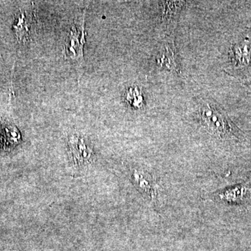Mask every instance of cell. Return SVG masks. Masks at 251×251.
<instances>
[{"mask_svg": "<svg viewBox=\"0 0 251 251\" xmlns=\"http://www.w3.org/2000/svg\"><path fill=\"white\" fill-rule=\"evenodd\" d=\"M198 103L200 121L208 132L223 139L237 138L235 127L217 103L214 100L204 99H200Z\"/></svg>", "mask_w": 251, "mask_h": 251, "instance_id": "cell-1", "label": "cell"}, {"mask_svg": "<svg viewBox=\"0 0 251 251\" xmlns=\"http://www.w3.org/2000/svg\"><path fill=\"white\" fill-rule=\"evenodd\" d=\"M85 10L80 20L74 25L69 36V42L64 46L63 53L67 59H72L81 67L83 64V46L85 42Z\"/></svg>", "mask_w": 251, "mask_h": 251, "instance_id": "cell-2", "label": "cell"}, {"mask_svg": "<svg viewBox=\"0 0 251 251\" xmlns=\"http://www.w3.org/2000/svg\"><path fill=\"white\" fill-rule=\"evenodd\" d=\"M185 4L184 1H159L162 24L171 34L177 27L180 12Z\"/></svg>", "mask_w": 251, "mask_h": 251, "instance_id": "cell-3", "label": "cell"}, {"mask_svg": "<svg viewBox=\"0 0 251 251\" xmlns=\"http://www.w3.org/2000/svg\"><path fill=\"white\" fill-rule=\"evenodd\" d=\"M156 67L168 72H179V65L175 57V47L173 39L162 43L156 56Z\"/></svg>", "mask_w": 251, "mask_h": 251, "instance_id": "cell-4", "label": "cell"}, {"mask_svg": "<svg viewBox=\"0 0 251 251\" xmlns=\"http://www.w3.org/2000/svg\"><path fill=\"white\" fill-rule=\"evenodd\" d=\"M219 201L230 204H241L251 199V185L239 184L226 188L217 195Z\"/></svg>", "mask_w": 251, "mask_h": 251, "instance_id": "cell-5", "label": "cell"}, {"mask_svg": "<svg viewBox=\"0 0 251 251\" xmlns=\"http://www.w3.org/2000/svg\"><path fill=\"white\" fill-rule=\"evenodd\" d=\"M27 14L21 12L14 25L16 39L20 43L28 40L31 34V19Z\"/></svg>", "mask_w": 251, "mask_h": 251, "instance_id": "cell-6", "label": "cell"}, {"mask_svg": "<svg viewBox=\"0 0 251 251\" xmlns=\"http://www.w3.org/2000/svg\"><path fill=\"white\" fill-rule=\"evenodd\" d=\"M234 61L237 65H247L250 62L251 50L247 42L237 44L232 49Z\"/></svg>", "mask_w": 251, "mask_h": 251, "instance_id": "cell-7", "label": "cell"}, {"mask_svg": "<svg viewBox=\"0 0 251 251\" xmlns=\"http://www.w3.org/2000/svg\"><path fill=\"white\" fill-rule=\"evenodd\" d=\"M135 176H137L136 180L138 181V186L141 188L142 191L145 193L149 198L154 199L155 197H156V190L151 177L140 174L136 175Z\"/></svg>", "mask_w": 251, "mask_h": 251, "instance_id": "cell-8", "label": "cell"}, {"mask_svg": "<svg viewBox=\"0 0 251 251\" xmlns=\"http://www.w3.org/2000/svg\"><path fill=\"white\" fill-rule=\"evenodd\" d=\"M143 100V97L137 88L130 89L127 93V100L134 107H140Z\"/></svg>", "mask_w": 251, "mask_h": 251, "instance_id": "cell-9", "label": "cell"}, {"mask_svg": "<svg viewBox=\"0 0 251 251\" xmlns=\"http://www.w3.org/2000/svg\"><path fill=\"white\" fill-rule=\"evenodd\" d=\"M250 184L251 185V182L250 183Z\"/></svg>", "mask_w": 251, "mask_h": 251, "instance_id": "cell-10", "label": "cell"}]
</instances>
